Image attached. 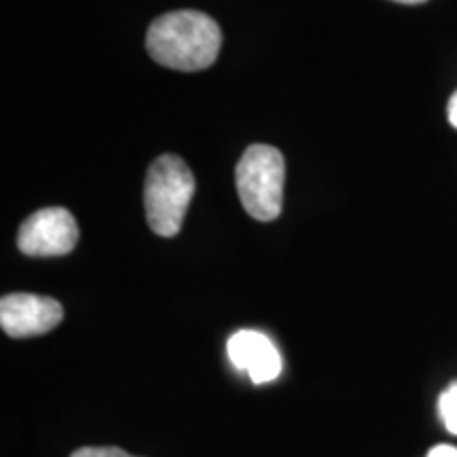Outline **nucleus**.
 <instances>
[{
  "instance_id": "nucleus-2",
  "label": "nucleus",
  "mask_w": 457,
  "mask_h": 457,
  "mask_svg": "<svg viewBox=\"0 0 457 457\" xmlns=\"http://www.w3.org/2000/svg\"><path fill=\"white\" fill-rule=\"evenodd\" d=\"M195 195V179L188 165L176 155H162L151 163L145 182V210L153 231L174 237Z\"/></svg>"
},
{
  "instance_id": "nucleus-8",
  "label": "nucleus",
  "mask_w": 457,
  "mask_h": 457,
  "mask_svg": "<svg viewBox=\"0 0 457 457\" xmlns=\"http://www.w3.org/2000/svg\"><path fill=\"white\" fill-rule=\"evenodd\" d=\"M71 457H134L117 447H83L74 451Z\"/></svg>"
},
{
  "instance_id": "nucleus-10",
  "label": "nucleus",
  "mask_w": 457,
  "mask_h": 457,
  "mask_svg": "<svg viewBox=\"0 0 457 457\" xmlns=\"http://www.w3.org/2000/svg\"><path fill=\"white\" fill-rule=\"evenodd\" d=\"M447 114H449V123L453 125V128L457 129V91H455V94H453V98L449 100Z\"/></svg>"
},
{
  "instance_id": "nucleus-6",
  "label": "nucleus",
  "mask_w": 457,
  "mask_h": 457,
  "mask_svg": "<svg viewBox=\"0 0 457 457\" xmlns=\"http://www.w3.org/2000/svg\"><path fill=\"white\" fill-rule=\"evenodd\" d=\"M227 356L237 370L248 373L253 384H270L282 373V356L267 335L239 330L227 343Z\"/></svg>"
},
{
  "instance_id": "nucleus-3",
  "label": "nucleus",
  "mask_w": 457,
  "mask_h": 457,
  "mask_svg": "<svg viewBox=\"0 0 457 457\" xmlns=\"http://www.w3.org/2000/svg\"><path fill=\"white\" fill-rule=\"evenodd\" d=\"M284 157L276 146L245 148L236 168V185L244 210L256 220H276L282 212Z\"/></svg>"
},
{
  "instance_id": "nucleus-4",
  "label": "nucleus",
  "mask_w": 457,
  "mask_h": 457,
  "mask_svg": "<svg viewBox=\"0 0 457 457\" xmlns=\"http://www.w3.org/2000/svg\"><path fill=\"white\" fill-rule=\"evenodd\" d=\"M79 242V227L66 208H43L21 222L17 248L26 256L47 259L72 253Z\"/></svg>"
},
{
  "instance_id": "nucleus-11",
  "label": "nucleus",
  "mask_w": 457,
  "mask_h": 457,
  "mask_svg": "<svg viewBox=\"0 0 457 457\" xmlns=\"http://www.w3.org/2000/svg\"><path fill=\"white\" fill-rule=\"evenodd\" d=\"M394 3H400V4H421V3H426V0H394Z\"/></svg>"
},
{
  "instance_id": "nucleus-1",
  "label": "nucleus",
  "mask_w": 457,
  "mask_h": 457,
  "mask_svg": "<svg viewBox=\"0 0 457 457\" xmlns=\"http://www.w3.org/2000/svg\"><path fill=\"white\" fill-rule=\"evenodd\" d=\"M220 28L202 11H171L148 28L146 49L157 64L197 72L210 68L220 51Z\"/></svg>"
},
{
  "instance_id": "nucleus-5",
  "label": "nucleus",
  "mask_w": 457,
  "mask_h": 457,
  "mask_svg": "<svg viewBox=\"0 0 457 457\" xmlns=\"http://www.w3.org/2000/svg\"><path fill=\"white\" fill-rule=\"evenodd\" d=\"M64 318L55 299L30 293H13L0 301V327L9 337L24 339L54 330Z\"/></svg>"
},
{
  "instance_id": "nucleus-9",
  "label": "nucleus",
  "mask_w": 457,
  "mask_h": 457,
  "mask_svg": "<svg viewBox=\"0 0 457 457\" xmlns=\"http://www.w3.org/2000/svg\"><path fill=\"white\" fill-rule=\"evenodd\" d=\"M428 457H457V447L453 445H436L428 451Z\"/></svg>"
},
{
  "instance_id": "nucleus-7",
  "label": "nucleus",
  "mask_w": 457,
  "mask_h": 457,
  "mask_svg": "<svg viewBox=\"0 0 457 457\" xmlns=\"http://www.w3.org/2000/svg\"><path fill=\"white\" fill-rule=\"evenodd\" d=\"M438 413L445 421V428L457 436V384H451L438 398Z\"/></svg>"
}]
</instances>
